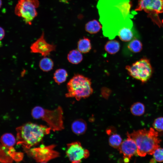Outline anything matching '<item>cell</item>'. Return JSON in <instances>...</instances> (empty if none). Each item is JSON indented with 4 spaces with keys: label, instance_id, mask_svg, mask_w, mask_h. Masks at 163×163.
Here are the masks:
<instances>
[{
    "label": "cell",
    "instance_id": "cell-19",
    "mask_svg": "<svg viewBox=\"0 0 163 163\" xmlns=\"http://www.w3.org/2000/svg\"><path fill=\"white\" fill-rule=\"evenodd\" d=\"M68 76V73L65 69H59L54 72L53 78L55 82L59 85L66 81Z\"/></svg>",
    "mask_w": 163,
    "mask_h": 163
},
{
    "label": "cell",
    "instance_id": "cell-4",
    "mask_svg": "<svg viewBox=\"0 0 163 163\" xmlns=\"http://www.w3.org/2000/svg\"><path fill=\"white\" fill-rule=\"evenodd\" d=\"M31 114L34 119L44 121L48 126L54 132L62 130L64 128L63 111L60 106L54 110H49L36 106L32 110Z\"/></svg>",
    "mask_w": 163,
    "mask_h": 163
},
{
    "label": "cell",
    "instance_id": "cell-21",
    "mask_svg": "<svg viewBox=\"0 0 163 163\" xmlns=\"http://www.w3.org/2000/svg\"><path fill=\"white\" fill-rule=\"evenodd\" d=\"M54 63L53 60L50 58L44 57L41 59L39 63L40 69L43 71L47 72L53 69Z\"/></svg>",
    "mask_w": 163,
    "mask_h": 163
},
{
    "label": "cell",
    "instance_id": "cell-24",
    "mask_svg": "<svg viewBox=\"0 0 163 163\" xmlns=\"http://www.w3.org/2000/svg\"><path fill=\"white\" fill-rule=\"evenodd\" d=\"M153 156L154 159L158 162L163 161V148L159 147L154 151Z\"/></svg>",
    "mask_w": 163,
    "mask_h": 163
},
{
    "label": "cell",
    "instance_id": "cell-11",
    "mask_svg": "<svg viewBox=\"0 0 163 163\" xmlns=\"http://www.w3.org/2000/svg\"><path fill=\"white\" fill-rule=\"evenodd\" d=\"M56 47L55 45L46 42L43 32L40 37L31 44L30 51L31 53H39L43 57H46L55 51Z\"/></svg>",
    "mask_w": 163,
    "mask_h": 163
},
{
    "label": "cell",
    "instance_id": "cell-13",
    "mask_svg": "<svg viewBox=\"0 0 163 163\" xmlns=\"http://www.w3.org/2000/svg\"><path fill=\"white\" fill-rule=\"evenodd\" d=\"M87 128L86 122L82 119H78L74 121L71 125L72 132L77 135H80L85 132Z\"/></svg>",
    "mask_w": 163,
    "mask_h": 163
},
{
    "label": "cell",
    "instance_id": "cell-2",
    "mask_svg": "<svg viewBox=\"0 0 163 163\" xmlns=\"http://www.w3.org/2000/svg\"><path fill=\"white\" fill-rule=\"evenodd\" d=\"M16 129L17 144L21 145L24 149L37 145L51 130L48 126L31 122L25 123Z\"/></svg>",
    "mask_w": 163,
    "mask_h": 163
},
{
    "label": "cell",
    "instance_id": "cell-25",
    "mask_svg": "<svg viewBox=\"0 0 163 163\" xmlns=\"http://www.w3.org/2000/svg\"><path fill=\"white\" fill-rule=\"evenodd\" d=\"M153 126L158 131H163V117H159L155 120L153 123Z\"/></svg>",
    "mask_w": 163,
    "mask_h": 163
},
{
    "label": "cell",
    "instance_id": "cell-26",
    "mask_svg": "<svg viewBox=\"0 0 163 163\" xmlns=\"http://www.w3.org/2000/svg\"><path fill=\"white\" fill-rule=\"evenodd\" d=\"M110 90L107 88H104L102 90L101 93L102 96L105 98H107L110 94Z\"/></svg>",
    "mask_w": 163,
    "mask_h": 163
},
{
    "label": "cell",
    "instance_id": "cell-10",
    "mask_svg": "<svg viewBox=\"0 0 163 163\" xmlns=\"http://www.w3.org/2000/svg\"><path fill=\"white\" fill-rule=\"evenodd\" d=\"M67 147L66 155L71 163H81L83 159L89 155V151L83 148L79 142L67 144Z\"/></svg>",
    "mask_w": 163,
    "mask_h": 163
},
{
    "label": "cell",
    "instance_id": "cell-9",
    "mask_svg": "<svg viewBox=\"0 0 163 163\" xmlns=\"http://www.w3.org/2000/svg\"><path fill=\"white\" fill-rule=\"evenodd\" d=\"M56 145H52L24 149L27 153L38 163L46 162L59 156L54 150Z\"/></svg>",
    "mask_w": 163,
    "mask_h": 163
},
{
    "label": "cell",
    "instance_id": "cell-17",
    "mask_svg": "<svg viewBox=\"0 0 163 163\" xmlns=\"http://www.w3.org/2000/svg\"><path fill=\"white\" fill-rule=\"evenodd\" d=\"M0 142L6 147H13L15 145L16 139L14 136L11 133H5L3 134L0 138Z\"/></svg>",
    "mask_w": 163,
    "mask_h": 163
},
{
    "label": "cell",
    "instance_id": "cell-7",
    "mask_svg": "<svg viewBox=\"0 0 163 163\" xmlns=\"http://www.w3.org/2000/svg\"><path fill=\"white\" fill-rule=\"evenodd\" d=\"M39 5L38 0H19L14 12L16 15L22 18L26 24L31 25L37 16V9Z\"/></svg>",
    "mask_w": 163,
    "mask_h": 163
},
{
    "label": "cell",
    "instance_id": "cell-22",
    "mask_svg": "<svg viewBox=\"0 0 163 163\" xmlns=\"http://www.w3.org/2000/svg\"><path fill=\"white\" fill-rule=\"evenodd\" d=\"M132 113L136 116H140L144 114L145 111L144 105L141 103L137 102L133 104L130 108Z\"/></svg>",
    "mask_w": 163,
    "mask_h": 163
},
{
    "label": "cell",
    "instance_id": "cell-18",
    "mask_svg": "<svg viewBox=\"0 0 163 163\" xmlns=\"http://www.w3.org/2000/svg\"><path fill=\"white\" fill-rule=\"evenodd\" d=\"M120 47V44L118 41L112 40L106 43L104 46V49L108 53L113 54L119 51Z\"/></svg>",
    "mask_w": 163,
    "mask_h": 163
},
{
    "label": "cell",
    "instance_id": "cell-29",
    "mask_svg": "<svg viewBox=\"0 0 163 163\" xmlns=\"http://www.w3.org/2000/svg\"><path fill=\"white\" fill-rule=\"evenodd\" d=\"M46 163V162H40V163Z\"/></svg>",
    "mask_w": 163,
    "mask_h": 163
},
{
    "label": "cell",
    "instance_id": "cell-12",
    "mask_svg": "<svg viewBox=\"0 0 163 163\" xmlns=\"http://www.w3.org/2000/svg\"><path fill=\"white\" fill-rule=\"evenodd\" d=\"M123 141L118 149L120 153L123 155L125 163L129 162L131 158L137 154V147L135 141L130 136Z\"/></svg>",
    "mask_w": 163,
    "mask_h": 163
},
{
    "label": "cell",
    "instance_id": "cell-27",
    "mask_svg": "<svg viewBox=\"0 0 163 163\" xmlns=\"http://www.w3.org/2000/svg\"><path fill=\"white\" fill-rule=\"evenodd\" d=\"M5 35V32L4 29L0 27V40H2Z\"/></svg>",
    "mask_w": 163,
    "mask_h": 163
},
{
    "label": "cell",
    "instance_id": "cell-3",
    "mask_svg": "<svg viewBox=\"0 0 163 163\" xmlns=\"http://www.w3.org/2000/svg\"><path fill=\"white\" fill-rule=\"evenodd\" d=\"M127 135L135 141L137 155L140 156L153 155L160 146L161 140L158 137V133L152 128L134 131L131 133H127Z\"/></svg>",
    "mask_w": 163,
    "mask_h": 163
},
{
    "label": "cell",
    "instance_id": "cell-1",
    "mask_svg": "<svg viewBox=\"0 0 163 163\" xmlns=\"http://www.w3.org/2000/svg\"><path fill=\"white\" fill-rule=\"evenodd\" d=\"M129 0H99L97 8L103 34L110 40L118 36L124 27H133L130 18Z\"/></svg>",
    "mask_w": 163,
    "mask_h": 163
},
{
    "label": "cell",
    "instance_id": "cell-16",
    "mask_svg": "<svg viewBox=\"0 0 163 163\" xmlns=\"http://www.w3.org/2000/svg\"><path fill=\"white\" fill-rule=\"evenodd\" d=\"M67 58L69 62L77 64L82 62L83 59V56L82 53L78 50H73L68 53Z\"/></svg>",
    "mask_w": 163,
    "mask_h": 163
},
{
    "label": "cell",
    "instance_id": "cell-14",
    "mask_svg": "<svg viewBox=\"0 0 163 163\" xmlns=\"http://www.w3.org/2000/svg\"><path fill=\"white\" fill-rule=\"evenodd\" d=\"M91 49V41L88 38L84 37L78 41L77 43V50L82 53H88Z\"/></svg>",
    "mask_w": 163,
    "mask_h": 163
},
{
    "label": "cell",
    "instance_id": "cell-23",
    "mask_svg": "<svg viewBox=\"0 0 163 163\" xmlns=\"http://www.w3.org/2000/svg\"><path fill=\"white\" fill-rule=\"evenodd\" d=\"M109 139V145L112 147L118 149L121 144L122 139L120 135L116 133H112Z\"/></svg>",
    "mask_w": 163,
    "mask_h": 163
},
{
    "label": "cell",
    "instance_id": "cell-15",
    "mask_svg": "<svg viewBox=\"0 0 163 163\" xmlns=\"http://www.w3.org/2000/svg\"><path fill=\"white\" fill-rule=\"evenodd\" d=\"M127 48L132 53H138L142 50V44L138 39L135 38L128 42L127 45Z\"/></svg>",
    "mask_w": 163,
    "mask_h": 163
},
{
    "label": "cell",
    "instance_id": "cell-28",
    "mask_svg": "<svg viewBox=\"0 0 163 163\" xmlns=\"http://www.w3.org/2000/svg\"><path fill=\"white\" fill-rule=\"evenodd\" d=\"M2 5V2L1 0H0V8H1Z\"/></svg>",
    "mask_w": 163,
    "mask_h": 163
},
{
    "label": "cell",
    "instance_id": "cell-20",
    "mask_svg": "<svg viewBox=\"0 0 163 163\" xmlns=\"http://www.w3.org/2000/svg\"><path fill=\"white\" fill-rule=\"evenodd\" d=\"M102 26L100 23L96 20H94L88 22L85 24V30L91 34H95L98 32Z\"/></svg>",
    "mask_w": 163,
    "mask_h": 163
},
{
    "label": "cell",
    "instance_id": "cell-8",
    "mask_svg": "<svg viewBox=\"0 0 163 163\" xmlns=\"http://www.w3.org/2000/svg\"><path fill=\"white\" fill-rule=\"evenodd\" d=\"M144 11L157 25L161 23L158 14L163 13V0H138L135 11Z\"/></svg>",
    "mask_w": 163,
    "mask_h": 163
},
{
    "label": "cell",
    "instance_id": "cell-5",
    "mask_svg": "<svg viewBox=\"0 0 163 163\" xmlns=\"http://www.w3.org/2000/svg\"><path fill=\"white\" fill-rule=\"evenodd\" d=\"M67 97H74L79 101L90 96L93 93L91 80L83 75L77 74L72 78L67 85Z\"/></svg>",
    "mask_w": 163,
    "mask_h": 163
},
{
    "label": "cell",
    "instance_id": "cell-6",
    "mask_svg": "<svg viewBox=\"0 0 163 163\" xmlns=\"http://www.w3.org/2000/svg\"><path fill=\"white\" fill-rule=\"evenodd\" d=\"M126 69L130 76L143 83L146 82L151 77L153 73L149 60L144 57L131 65L127 66Z\"/></svg>",
    "mask_w": 163,
    "mask_h": 163
}]
</instances>
